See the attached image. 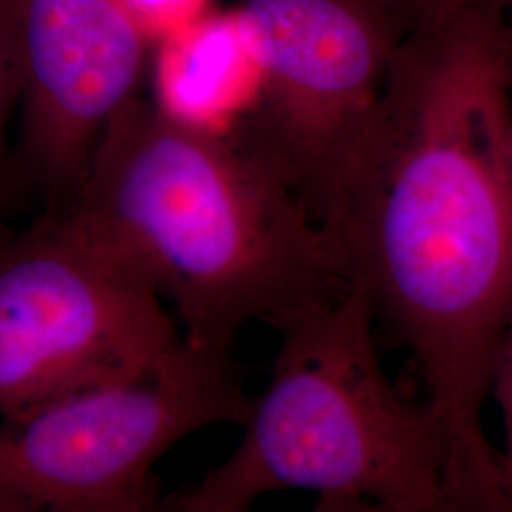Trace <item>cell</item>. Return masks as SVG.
<instances>
[{
  "label": "cell",
  "mask_w": 512,
  "mask_h": 512,
  "mask_svg": "<svg viewBox=\"0 0 512 512\" xmlns=\"http://www.w3.org/2000/svg\"><path fill=\"white\" fill-rule=\"evenodd\" d=\"M511 129L499 10L412 33L323 220L351 287L420 370L448 511H511L482 421L512 317Z\"/></svg>",
  "instance_id": "1"
},
{
  "label": "cell",
  "mask_w": 512,
  "mask_h": 512,
  "mask_svg": "<svg viewBox=\"0 0 512 512\" xmlns=\"http://www.w3.org/2000/svg\"><path fill=\"white\" fill-rule=\"evenodd\" d=\"M399 23L404 35L452 25L490 10H501V0H376Z\"/></svg>",
  "instance_id": "10"
},
{
  "label": "cell",
  "mask_w": 512,
  "mask_h": 512,
  "mask_svg": "<svg viewBox=\"0 0 512 512\" xmlns=\"http://www.w3.org/2000/svg\"><path fill=\"white\" fill-rule=\"evenodd\" d=\"M501 8H503V19H505V29H507V42H509L512 67V0H501Z\"/></svg>",
  "instance_id": "13"
},
{
  "label": "cell",
  "mask_w": 512,
  "mask_h": 512,
  "mask_svg": "<svg viewBox=\"0 0 512 512\" xmlns=\"http://www.w3.org/2000/svg\"><path fill=\"white\" fill-rule=\"evenodd\" d=\"M183 338L154 287L69 215L0 238V418L152 365Z\"/></svg>",
  "instance_id": "5"
},
{
  "label": "cell",
  "mask_w": 512,
  "mask_h": 512,
  "mask_svg": "<svg viewBox=\"0 0 512 512\" xmlns=\"http://www.w3.org/2000/svg\"><path fill=\"white\" fill-rule=\"evenodd\" d=\"M65 215L152 285L198 348L234 353L251 323L279 330L353 289L325 226L241 133L141 97L110 120Z\"/></svg>",
  "instance_id": "2"
},
{
  "label": "cell",
  "mask_w": 512,
  "mask_h": 512,
  "mask_svg": "<svg viewBox=\"0 0 512 512\" xmlns=\"http://www.w3.org/2000/svg\"><path fill=\"white\" fill-rule=\"evenodd\" d=\"M511 145H512V129H511Z\"/></svg>",
  "instance_id": "14"
},
{
  "label": "cell",
  "mask_w": 512,
  "mask_h": 512,
  "mask_svg": "<svg viewBox=\"0 0 512 512\" xmlns=\"http://www.w3.org/2000/svg\"><path fill=\"white\" fill-rule=\"evenodd\" d=\"M16 10L19 192L65 213L110 120L139 97L150 44L118 0H16Z\"/></svg>",
  "instance_id": "7"
},
{
  "label": "cell",
  "mask_w": 512,
  "mask_h": 512,
  "mask_svg": "<svg viewBox=\"0 0 512 512\" xmlns=\"http://www.w3.org/2000/svg\"><path fill=\"white\" fill-rule=\"evenodd\" d=\"M236 12L260 76L236 131L323 224L408 35L376 0H239Z\"/></svg>",
  "instance_id": "6"
},
{
  "label": "cell",
  "mask_w": 512,
  "mask_h": 512,
  "mask_svg": "<svg viewBox=\"0 0 512 512\" xmlns=\"http://www.w3.org/2000/svg\"><path fill=\"white\" fill-rule=\"evenodd\" d=\"M376 323L353 287L277 330L270 382L236 450L162 497V511L245 512L277 492L315 495L321 512L448 511L442 425L385 372Z\"/></svg>",
  "instance_id": "3"
},
{
  "label": "cell",
  "mask_w": 512,
  "mask_h": 512,
  "mask_svg": "<svg viewBox=\"0 0 512 512\" xmlns=\"http://www.w3.org/2000/svg\"><path fill=\"white\" fill-rule=\"evenodd\" d=\"M148 44L154 46L169 33L211 10V0H118Z\"/></svg>",
  "instance_id": "11"
},
{
  "label": "cell",
  "mask_w": 512,
  "mask_h": 512,
  "mask_svg": "<svg viewBox=\"0 0 512 512\" xmlns=\"http://www.w3.org/2000/svg\"><path fill=\"white\" fill-rule=\"evenodd\" d=\"M154 46L156 105L215 131L249 116L260 76L236 8H211Z\"/></svg>",
  "instance_id": "8"
},
{
  "label": "cell",
  "mask_w": 512,
  "mask_h": 512,
  "mask_svg": "<svg viewBox=\"0 0 512 512\" xmlns=\"http://www.w3.org/2000/svg\"><path fill=\"white\" fill-rule=\"evenodd\" d=\"M249 406L234 353L183 338L152 365L0 418V512L162 511L154 465Z\"/></svg>",
  "instance_id": "4"
},
{
  "label": "cell",
  "mask_w": 512,
  "mask_h": 512,
  "mask_svg": "<svg viewBox=\"0 0 512 512\" xmlns=\"http://www.w3.org/2000/svg\"><path fill=\"white\" fill-rule=\"evenodd\" d=\"M490 393H494L503 418L505 452L499 454V463L509 509L512 511V317L495 355Z\"/></svg>",
  "instance_id": "12"
},
{
  "label": "cell",
  "mask_w": 512,
  "mask_h": 512,
  "mask_svg": "<svg viewBox=\"0 0 512 512\" xmlns=\"http://www.w3.org/2000/svg\"><path fill=\"white\" fill-rule=\"evenodd\" d=\"M21 103L18 10L16 0H0V238L10 234L8 222L23 205L8 126Z\"/></svg>",
  "instance_id": "9"
}]
</instances>
